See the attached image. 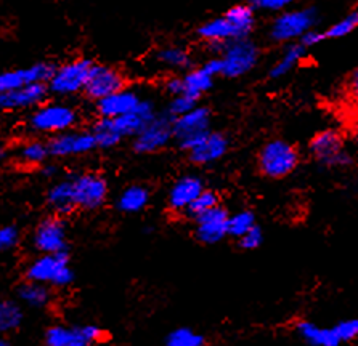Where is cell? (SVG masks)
<instances>
[{
  "mask_svg": "<svg viewBox=\"0 0 358 346\" xmlns=\"http://www.w3.org/2000/svg\"><path fill=\"white\" fill-rule=\"evenodd\" d=\"M79 122V112L71 105L63 101H45L32 110L28 126L34 133L58 135L76 128Z\"/></svg>",
  "mask_w": 358,
  "mask_h": 346,
  "instance_id": "cell-1",
  "label": "cell"
},
{
  "mask_svg": "<svg viewBox=\"0 0 358 346\" xmlns=\"http://www.w3.org/2000/svg\"><path fill=\"white\" fill-rule=\"evenodd\" d=\"M94 63L95 61L89 58H74L59 64L53 69L52 77L47 82L50 95L68 98V96L84 93Z\"/></svg>",
  "mask_w": 358,
  "mask_h": 346,
  "instance_id": "cell-2",
  "label": "cell"
},
{
  "mask_svg": "<svg viewBox=\"0 0 358 346\" xmlns=\"http://www.w3.org/2000/svg\"><path fill=\"white\" fill-rule=\"evenodd\" d=\"M26 279L63 289L73 284L74 273L69 266L68 252L41 253L26 268Z\"/></svg>",
  "mask_w": 358,
  "mask_h": 346,
  "instance_id": "cell-3",
  "label": "cell"
},
{
  "mask_svg": "<svg viewBox=\"0 0 358 346\" xmlns=\"http://www.w3.org/2000/svg\"><path fill=\"white\" fill-rule=\"evenodd\" d=\"M299 164V151L285 140H272L259 151L257 165L262 175L280 180L291 175Z\"/></svg>",
  "mask_w": 358,
  "mask_h": 346,
  "instance_id": "cell-4",
  "label": "cell"
},
{
  "mask_svg": "<svg viewBox=\"0 0 358 346\" xmlns=\"http://www.w3.org/2000/svg\"><path fill=\"white\" fill-rule=\"evenodd\" d=\"M317 10L312 7L285 10L275 16L268 36L276 43H292L301 40L303 34L315 28Z\"/></svg>",
  "mask_w": 358,
  "mask_h": 346,
  "instance_id": "cell-5",
  "label": "cell"
},
{
  "mask_svg": "<svg viewBox=\"0 0 358 346\" xmlns=\"http://www.w3.org/2000/svg\"><path fill=\"white\" fill-rule=\"evenodd\" d=\"M220 63H222V75L229 79L243 77L257 66L260 50L257 43L244 37L225 43L220 48Z\"/></svg>",
  "mask_w": 358,
  "mask_h": 346,
  "instance_id": "cell-6",
  "label": "cell"
},
{
  "mask_svg": "<svg viewBox=\"0 0 358 346\" xmlns=\"http://www.w3.org/2000/svg\"><path fill=\"white\" fill-rule=\"evenodd\" d=\"M210 122H213V112L209 107L198 105L187 114L172 119L173 142H177L183 151H188L206 133L210 132Z\"/></svg>",
  "mask_w": 358,
  "mask_h": 346,
  "instance_id": "cell-7",
  "label": "cell"
},
{
  "mask_svg": "<svg viewBox=\"0 0 358 346\" xmlns=\"http://www.w3.org/2000/svg\"><path fill=\"white\" fill-rule=\"evenodd\" d=\"M76 210H95L105 204L108 197V183L100 173L85 172L69 178Z\"/></svg>",
  "mask_w": 358,
  "mask_h": 346,
  "instance_id": "cell-8",
  "label": "cell"
},
{
  "mask_svg": "<svg viewBox=\"0 0 358 346\" xmlns=\"http://www.w3.org/2000/svg\"><path fill=\"white\" fill-rule=\"evenodd\" d=\"M310 154L324 167H349L352 156L345 149L344 140L336 130H322L310 140Z\"/></svg>",
  "mask_w": 358,
  "mask_h": 346,
  "instance_id": "cell-9",
  "label": "cell"
},
{
  "mask_svg": "<svg viewBox=\"0 0 358 346\" xmlns=\"http://www.w3.org/2000/svg\"><path fill=\"white\" fill-rule=\"evenodd\" d=\"M127 77L121 69L111 64L94 63L87 80L84 95L94 103L100 101L111 93L126 89Z\"/></svg>",
  "mask_w": 358,
  "mask_h": 346,
  "instance_id": "cell-10",
  "label": "cell"
},
{
  "mask_svg": "<svg viewBox=\"0 0 358 346\" xmlns=\"http://www.w3.org/2000/svg\"><path fill=\"white\" fill-rule=\"evenodd\" d=\"M48 149H50V158L68 159L90 154L92 151L99 149V146L90 130L73 128L48 138Z\"/></svg>",
  "mask_w": 358,
  "mask_h": 346,
  "instance_id": "cell-11",
  "label": "cell"
},
{
  "mask_svg": "<svg viewBox=\"0 0 358 346\" xmlns=\"http://www.w3.org/2000/svg\"><path fill=\"white\" fill-rule=\"evenodd\" d=\"M172 140V117L167 114H156L135 135L132 148L138 154H153L164 149Z\"/></svg>",
  "mask_w": 358,
  "mask_h": 346,
  "instance_id": "cell-12",
  "label": "cell"
},
{
  "mask_svg": "<svg viewBox=\"0 0 358 346\" xmlns=\"http://www.w3.org/2000/svg\"><path fill=\"white\" fill-rule=\"evenodd\" d=\"M105 337V332L99 326H52L45 332V345L47 346H92L99 343Z\"/></svg>",
  "mask_w": 358,
  "mask_h": 346,
  "instance_id": "cell-13",
  "label": "cell"
},
{
  "mask_svg": "<svg viewBox=\"0 0 358 346\" xmlns=\"http://www.w3.org/2000/svg\"><path fill=\"white\" fill-rule=\"evenodd\" d=\"M32 244L39 253L68 252V232L64 221L58 215L43 218L36 226Z\"/></svg>",
  "mask_w": 358,
  "mask_h": 346,
  "instance_id": "cell-14",
  "label": "cell"
},
{
  "mask_svg": "<svg viewBox=\"0 0 358 346\" xmlns=\"http://www.w3.org/2000/svg\"><path fill=\"white\" fill-rule=\"evenodd\" d=\"M55 66L50 63L39 61L24 68H13L0 71V93L23 89L32 84H47L52 77Z\"/></svg>",
  "mask_w": 358,
  "mask_h": 346,
  "instance_id": "cell-15",
  "label": "cell"
},
{
  "mask_svg": "<svg viewBox=\"0 0 358 346\" xmlns=\"http://www.w3.org/2000/svg\"><path fill=\"white\" fill-rule=\"evenodd\" d=\"M229 218L230 213L222 205H217L213 210L194 218V236L203 244L213 246L224 241L229 236Z\"/></svg>",
  "mask_w": 358,
  "mask_h": 346,
  "instance_id": "cell-16",
  "label": "cell"
},
{
  "mask_svg": "<svg viewBox=\"0 0 358 346\" xmlns=\"http://www.w3.org/2000/svg\"><path fill=\"white\" fill-rule=\"evenodd\" d=\"M48 95L50 91L47 84H32L18 90L5 91V93H0V111L36 110L37 106L47 101Z\"/></svg>",
  "mask_w": 358,
  "mask_h": 346,
  "instance_id": "cell-17",
  "label": "cell"
},
{
  "mask_svg": "<svg viewBox=\"0 0 358 346\" xmlns=\"http://www.w3.org/2000/svg\"><path fill=\"white\" fill-rule=\"evenodd\" d=\"M230 148L229 138L220 132L206 133L199 142L192 146L187 153L189 160L196 165H208L214 164V162L220 160L227 154V151Z\"/></svg>",
  "mask_w": 358,
  "mask_h": 346,
  "instance_id": "cell-18",
  "label": "cell"
},
{
  "mask_svg": "<svg viewBox=\"0 0 358 346\" xmlns=\"http://www.w3.org/2000/svg\"><path fill=\"white\" fill-rule=\"evenodd\" d=\"M142 100V95H140L138 91L126 86V89L119 90L116 93H111L110 96H106V98L96 101L95 111L99 117L117 119L132 112Z\"/></svg>",
  "mask_w": 358,
  "mask_h": 346,
  "instance_id": "cell-19",
  "label": "cell"
},
{
  "mask_svg": "<svg viewBox=\"0 0 358 346\" xmlns=\"http://www.w3.org/2000/svg\"><path fill=\"white\" fill-rule=\"evenodd\" d=\"M204 189V183L199 176H180L171 188L169 196H167V207L176 213H185L187 209Z\"/></svg>",
  "mask_w": 358,
  "mask_h": 346,
  "instance_id": "cell-20",
  "label": "cell"
},
{
  "mask_svg": "<svg viewBox=\"0 0 358 346\" xmlns=\"http://www.w3.org/2000/svg\"><path fill=\"white\" fill-rule=\"evenodd\" d=\"M198 37L203 42L208 43V45L214 48H220L231 40L243 39L240 32L235 28V24L231 23L229 16L225 13L222 16H217V18L204 21L203 24L198 28Z\"/></svg>",
  "mask_w": 358,
  "mask_h": 346,
  "instance_id": "cell-21",
  "label": "cell"
},
{
  "mask_svg": "<svg viewBox=\"0 0 358 346\" xmlns=\"http://www.w3.org/2000/svg\"><path fill=\"white\" fill-rule=\"evenodd\" d=\"M156 116L155 103L151 100L143 98L140 105L132 112L117 119H113L116 122V127L124 138H134L140 130H142L151 119Z\"/></svg>",
  "mask_w": 358,
  "mask_h": 346,
  "instance_id": "cell-22",
  "label": "cell"
},
{
  "mask_svg": "<svg viewBox=\"0 0 358 346\" xmlns=\"http://www.w3.org/2000/svg\"><path fill=\"white\" fill-rule=\"evenodd\" d=\"M217 75L204 64L199 68H189L185 74L182 75L183 79V93L193 96L194 100H201V96L213 89L214 80Z\"/></svg>",
  "mask_w": 358,
  "mask_h": 346,
  "instance_id": "cell-23",
  "label": "cell"
},
{
  "mask_svg": "<svg viewBox=\"0 0 358 346\" xmlns=\"http://www.w3.org/2000/svg\"><path fill=\"white\" fill-rule=\"evenodd\" d=\"M296 332L299 337L312 346H339L343 345L334 327H323L312 321H299L296 324Z\"/></svg>",
  "mask_w": 358,
  "mask_h": 346,
  "instance_id": "cell-24",
  "label": "cell"
},
{
  "mask_svg": "<svg viewBox=\"0 0 358 346\" xmlns=\"http://www.w3.org/2000/svg\"><path fill=\"white\" fill-rule=\"evenodd\" d=\"M155 57L162 68L172 69V71H188L193 63L192 53L177 43H169V45L158 48Z\"/></svg>",
  "mask_w": 358,
  "mask_h": 346,
  "instance_id": "cell-25",
  "label": "cell"
},
{
  "mask_svg": "<svg viewBox=\"0 0 358 346\" xmlns=\"http://www.w3.org/2000/svg\"><path fill=\"white\" fill-rule=\"evenodd\" d=\"M47 202L50 207L55 210L58 216L69 215L76 210V205L73 201V191H71V180L64 178L53 183L47 193Z\"/></svg>",
  "mask_w": 358,
  "mask_h": 346,
  "instance_id": "cell-26",
  "label": "cell"
},
{
  "mask_svg": "<svg viewBox=\"0 0 358 346\" xmlns=\"http://www.w3.org/2000/svg\"><path fill=\"white\" fill-rule=\"evenodd\" d=\"M307 48L302 45L301 42H292L287 43V47L281 53L280 58L273 63V66L270 68L268 75L272 79H281L285 75L289 74L297 64L301 63V59L306 55Z\"/></svg>",
  "mask_w": 358,
  "mask_h": 346,
  "instance_id": "cell-27",
  "label": "cell"
},
{
  "mask_svg": "<svg viewBox=\"0 0 358 346\" xmlns=\"http://www.w3.org/2000/svg\"><path fill=\"white\" fill-rule=\"evenodd\" d=\"M150 204V191L142 185L127 186L117 197V209L124 213H138Z\"/></svg>",
  "mask_w": 358,
  "mask_h": 346,
  "instance_id": "cell-28",
  "label": "cell"
},
{
  "mask_svg": "<svg viewBox=\"0 0 358 346\" xmlns=\"http://www.w3.org/2000/svg\"><path fill=\"white\" fill-rule=\"evenodd\" d=\"M94 133L96 146L100 149H111L116 148L117 144H121L124 137L116 127V122L113 119H103L99 117V121L94 123V127L90 130Z\"/></svg>",
  "mask_w": 358,
  "mask_h": 346,
  "instance_id": "cell-29",
  "label": "cell"
},
{
  "mask_svg": "<svg viewBox=\"0 0 358 346\" xmlns=\"http://www.w3.org/2000/svg\"><path fill=\"white\" fill-rule=\"evenodd\" d=\"M16 158L21 164L28 167H39L45 164V160L50 158V149H48V142L42 140H29L20 146Z\"/></svg>",
  "mask_w": 358,
  "mask_h": 346,
  "instance_id": "cell-30",
  "label": "cell"
},
{
  "mask_svg": "<svg viewBox=\"0 0 358 346\" xmlns=\"http://www.w3.org/2000/svg\"><path fill=\"white\" fill-rule=\"evenodd\" d=\"M18 296L24 305L31 308H43L50 303L52 294L48 285L26 279V283L20 285Z\"/></svg>",
  "mask_w": 358,
  "mask_h": 346,
  "instance_id": "cell-31",
  "label": "cell"
},
{
  "mask_svg": "<svg viewBox=\"0 0 358 346\" xmlns=\"http://www.w3.org/2000/svg\"><path fill=\"white\" fill-rule=\"evenodd\" d=\"M23 308L13 300H0V335L18 331L23 322Z\"/></svg>",
  "mask_w": 358,
  "mask_h": 346,
  "instance_id": "cell-32",
  "label": "cell"
},
{
  "mask_svg": "<svg viewBox=\"0 0 358 346\" xmlns=\"http://www.w3.org/2000/svg\"><path fill=\"white\" fill-rule=\"evenodd\" d=\"M166 346H206V338L193 329L180 327L167 335Z\"/></svg>",
  "mask_w": 358,
  "mask_h": 346,
  "instance_id": "cell-33",
  "label": "cell"
},
{
  "mask_svg": "<svg viewBox=\"0 0 358 346\" xmlns=\"http://www.w3.org/2000/svg\"><path fill=\"white\" fill-rule=\"evenodd\" d=\"M256 225V216L249 210H240V212L230 215L229 218V236L240 239L241 236L251 231Z\"/></svg>",
  "mask_w": 358,
  "mask_h": 346,
  "instance_id": "cell-34",
  "label": "cell"
},
{
  "mask_svg": "<svg viewBox=\"0 0 358 346\" xmlns=\"http://www.w3.org/2000/svg\"><path fill=\"white\" fill-rule=\"evenodd\" d=\"M217 205H220L219 202V196L214 191H210V189H204L203 193L199 194V196L194 199L192 202V205L187 209L185 215L189 216V218H198V216L204 215L206 212H209V210H213Z\"/></svg>",
  "mask_w": 358,
  "mask_h": 346,
  "instance_id": "cell-35",
  "label": "cell"
},
{
  "mask_svg": "<svg viewBox=\"0 0 358 346\" xmlns=\"http://www.w3.org/2000/svg\"><path fill=\"white\" fill-rule=\"evenodd\" d=\"M355 29H358V10L350 12L331 24L328 31L324 32V36H327V39H341V37L352 34Z\"/></svg>",
  "mask_w": 358,
  "mask_h": 346,
  "instance_id": "cell-36",
  "label": "cell"
},
{
  "mask_svg": "<svg viewBox=\"0 0 358 346\" xmlns=\"http://www.w3.org/2000/svg\"><path fill=\"white\" fill-rule=\"evenodd\" d=\"M198 106V100H194L193 96H189L187 93H180L177 96H171L169 105H167V116H171L172 119H176L178 116L187 114L188 111H192L193 107Z\"/></svg>",
  "mask_w": 358,
  "mask_h": 346,
  "instance_id": "cell-37",
  "label": "cell"
},
{
  "mask_svg": "<svg viewBox=\"0 0 358 346\" xmlns=\"http://www.w3.org/2000/svg\"><path fill=\"white\" fill-rule=\"evenodd\" d=\"M334 331L338 333L341 343H350L358 338V317L344 319L334 326Z\"/></svg>",
  "mask_w": 358,
  "mask_h": 346,
  "instance_id": "cell-38",
  "label": "cell"
},
{
  "mask_svg": "<svg viewBox=\"0 0 358 346\" xmlns=\"http://www.w3.org/2000/svg\"><path fill=\"white\" fill-rule=\"evenodd\" d=\"M20 244V231L16 226H2L0 228V252H10Z\"/></svg>",
  "mask_w": 358,
  "mask_h": 346,
  "instance_id": "cell-39",
  "label": "cell"
},
{
  "mask_svg": "<svg viewBox=\"0 0 358 346\" xmlns=\"http://www.w3.org/2000/svg\"><path fill=\"white\" fill-rule=\"evenodd\" d=\"M294 2L296 0H251V5L254 10H260V12L281 13Z\"/></svg>",
  "mask_w": 358,
  "mask_h": 346,
  "instance_id": "cell-40",
  "label": "cell"
},
{
  "mask_svg": "<svg viewBox=\"0 0 358 346\" xmlns=\"http://www.w3.org/2000/svg\"><path fill=\"white\" fill-rule=\"evenodd\" d=\"M238 242H240V247L244 248V250H256V248L262 246L264 234L259 226H254L251 231H248L246 234L241 236L240 239H238Z\"/></svg>",
  "mask_w": 358,
  "mask_h": 346,
  "instance_id": "cell-41",
  "label": "cell"
},
{
  "mask_svg": "<svg viewBox=\"0 0 358 346\" xmlns=\"http://www.w3.org/2000/svg\"><path fill=\"white\" fill-rule=\"evenodd\" d=\"M164 90L167 91V95H171V96H177V95L183 93L182 75H171V77H167L164 82Z\"/></svg>",
  "mask_w": 358,
  "mask_h": 346,
  "instance_id": "cell-42",
  "label": "cell"
},
{
  "mask_svg": "<svg viewBox=\"0 0 358 346\" xmlns=\"http://www.w3.org/2000/svg\"><path fill=\"white\" fill-rule=\"evenodd\" d=\"M327 39V36H324V32H320L315 29H310L307 32V34L302 36V39L299 40L303 47L306 48H310V47H315L318 45L320 42Z\"/></svg>",
  "mask_w": 358,
  "mask_h": 346,
  "instance_id": "cell-43",
  "label": "cell"
},
{
  "mask_svg": "<svg viewBox=\"0 0 358 346\" xmlns=\"http://www.w3.org/2000/svg\"><path fill=\"white\" fill-rule=\"evenodd\" d=\"M349 91L350 95L354 96L355 100H358V69H355L354 73H352L350 79H349Z\"/></svg>",
  "mask_w": 358,
  "mask_h": 346,
  "instance_id": "cell-44",
  "label": "cell"
},
{
  "mask_svg": "<svg viewBox=\"0 0 358 346\" xmlns=\"http://www.w3.org/2000/svg\"><path fill=\"white\" fill-rule=\"evenodd\" d=\"M0 346H12V343H10L7 338H3L2 335H0Z\"/></svg>",
  "mask_w": 358,
  "mask_h": 346,
  "instance_id": "cell-45",
  "label": "cell"
},
{
  "mask_svg": "<svg viewBox=\"0 0 358 346\" xmlns=\"http://www.w3.org/2000/svg\"><path fill=\"white\" fill-rule=\"evenodd\" d=\"M5 156H7V153H5V149L0 148V162H2L5 159Z\"/></svg>",
  "mask_w": 358,
  "mask_h": 346,
  "instance_id": "cell-46",
  "label": "cell"
},
{
  "mask_svg": "<svg viewBox=\"0 0 358 346\" xmlns=\"http://www.w3.org/2000/svg\"><path fill=\"white\" fill-rule=\"evenodd\" d=\"M355 140H357V143H358V127H357V130H355Z\"/></svg>",
  "mask_w": 358,
  "mask_h": 346,
  "instance_id": "cell-47",
  "label": "cell"
},
{
  "mask_svg": "<svg viewBox=\"0 0 358 346\" xmlns=\"http://www.w3.org/2000/svg\"><path fill=\"white\" fill-rule=\"evenodd\" d=\"M339 346H343V345H339ZM345 346H349V345H347V343H345Z\"/></svg>",
  "mask_w": 358,
  "mask_h": 346,
  "instance_id": "cell-48",
  "label": "cell"
}]
</instances>
